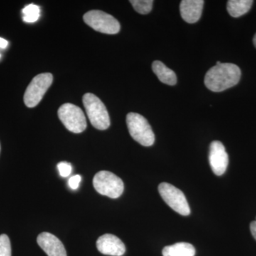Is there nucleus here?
I'll return each instance as SVG.
<instances>
[{
	"label": "nucleus",
	"mask_w": 256,
	"mask_h": 256,
	"mask_svg": "<svg viewBox=\"0 0 256 256\" xmlns=\"http://www.w3.org/2000/svg\"><path fill=\"white\" fill-rule=\"evenodd\" d=\"M242 72L234 64H216L207 72L204 84L207 88L213 92H222L238 84Z\"/></svg>",
	"instance_id": "nucleus-1"
},
{
	"label": "nucleus",
	"mask_w": 256,
	"mask_h": 256,
	"mask_svg": "<svg viewBox=\"0 0 256 256\" xmlns=\"http://www.w3.org/2000/svg\"><path fill=\"white\" fill-rule=\"evenodd\" d=\"M82 102L90 124L96 129L105 130L110 126L108 112L104 102L94 94L88 92L82 97Z\"/></svg>",
	"instance_id": "nucleus-2"
},
{
	"label": "nucleus",
	"mask_w": 256,
	"mask_h": 256,
	"mask_svg": "<svg viewBox=\"0 0 256 256\" xmlns=\"http://www.w3.org/2000/svg\"><path fill=\"white\" fill-rule=\"evenodd\" d=\"M128 130L131 137L144 146H152L156 140L154 132L146 118L136 112H130L126 118Z\"/></svg>",
	"instance_id": "nucleus-3"
},
{
	"label": "nucleus",
	"mask_w": 256,
	"mask_h": 256,
	"mask_svg": "<svg viewBox=\"0 0 256 256\" xmlns=\"http://www.w3.org/2000/svg\"><path fill=\"white\" fill-rule=\"evenodd\" d=\"M92 184L96 192L111 198H117L122 194L124 183L114 173L100 171L94 176Z\"/></svg>",
	"instance_id": "nucleus-4"
},
{
	"label": "nucleus",
	"mask_w": 256,
	"mask_h": 256,
	"mask_svg": "<svg viewBox=\"0 0 256 256\" xmlns=\"http://www.w3.org/2000/svg\"><path fill=\"white\" fill-rule=\"evenodd\" d=\"M53 82V76L50 73L38 74L26 88L24 101L28 108L36 107L43 98Z\"/></svg>",
	"instance_id": "nucleus-5"
},
{
	"label": "nucleus",
	"mask_w": 256,
	"mask_h": 256,
	"mask_svg": "<svg viewBox=\"0 0 256 256\" xmlns=\"http://www.w3.org/2000/svg\"><path fill=\"white\" fill-rule=\"evenodd\" d=\"M84 21L96 31L107 34H116L120 30V24L116 18L100 10L86 13Z\"/></svg>",
	"instance_id": "nucleus-6"
},
{
	"label": "nucleus",
	"mask_w": 256,
	"mask_h": 256,
	"mask_svg": "<svg viewBox=\"0 0 256 256\" xmlns=\"http://www.w3.org/2000/svg\"><path fill=\"white\" fill-rule=\"evenodd\" d=\"M58 116L64 126L70 132L80 133L86 129L85 114L78 106L72 104H64L58 109Z\"/></svg>",
	"instance_id": "nucleus-7"
},
{
	"label": "nucleus",
	"mask_w": 256,
	"mask_h": 256,
	"mask_svg": "<svg viewBox=\"0 0 256 256\" xmlns=\"http://www.w3.org/2000/svg\"><path fill=\"white\" fill-rule=\"evenodd\" d=\"M160 194L165 203L180 215L188 216L191 213L184 194L170 184L163 182L158 186Z\"/></svg>",
	"instance_id": "nucleus-8"
},
{
	"label": "nucleus",
	"mask_w": 256,
	"mask_h": 256,
	"mask_svg": "<svg viewBox=\"0 0 256 256\" xmlns=\"http://www.w3.org/2000/svg\"><path fill=\"white\" fill-rule=\"evenodd\" d=\"M208 160L212 171L217 176H222L226 171L228 156L225 146L220 141H213L210 143Z\"/></svg>",
	"instance_id": "nucleus-9"
},
{
	"label": "nucleus",
	"mask_w": 256,
	"mask_h": 256,
	"mask_svg": "<svg viewBox=\"0 0 256 256\" xmlns=\"http://www.w3.org/2000/svg\"><path fill=\"white\" fill-rule=\"evenodd\" d=\"M96 246L98 252L104 255L122 256L126 252L124 242L112 234H105L99 237Z\"/></svg>",
	"instance_id": "nucleus-10"
},
{
	"label": "nucleus",
	"mask_w": 256,
	"mask_h": 256,
	"mask_svg": "<svg viewBox=\"0 0 256 256\" xmlns=\"http://www.w3.org/2000/svg\"><path fill=\"white\" fill-rule=\"evenodd\" d=\"M37 242L48 256H67L64 244L53 234L48 232L40 234Z\"/></svg>",
	"instance_id": "nucleus-11"
},
{
	"label": "nucleus",
	"mask_w": 256,
	"mask_h": 256,
	"mask_svg": "<svg viewBox=\"0 0 256 256\" xmlns=\"http://www.w3.org/2000/svg\"><path fill=\"white\" fill-rule=\"evenodd\" d=\"M204 4L203 0H183L180 3L182 18L186 22L196 23L201 18Z\"/></svg>",
	"instance_id": "nucleus-12"
},
{
	"label": "nucleus",
	"mask_w": 256,
	"mask_h": 256,
	"mask_svg": "<svg viewBox=\"0 0 256 256\" xmlns=\"http://www.w3.org/2000/svg\"><path fill=\"white\" fill-rule=\"evenodd\" d=\"M152 68L158 79L163 84L169 86H174L176 84L178 78L176 74L172 70L166 67L162 62L156 60L153 62Z\"/></svg>",
	"instance_id": "nucleus-13"
},
{
	"label": "nucleus",
	"mask_w": 256,
	"mask_h": 256,
	"mask_svg": "<svg viewBox=\"0 0 256 256\" xmlns=\"http://www.w3.org/2000/svg\"><path fill=\"white\" fill-rule=\"evenodd\" d=\"M196 254L194 247L188 242H176L172 246L164 247L162 250L163 256H194Z\"/></svg>",
	"instance_id": "nucleus-14"
},
{
	"label": "nucleus",
	"mask_w": 256,
	"mask_h": 256,
	"mask_svg": "<svg viewBox=\"0 0 256 256\" xmlns=\"http://www.w3.org/2000/svg\"><path fill=\"white\" fill-rule=\"evenodd\" d=\"M252 0H229L227 2V10L233 18H239L246 14L252 8Z\"/></svg>",
	"instance_id": "nucleus-15"
},
{
	"label": "nucleus",
	"mask_w": 256,
	"mask_h": 256,
	"mask_svg": "<svg viewBox=\"0 0 256 256\" xmlns=\"http://www.w3.org/2000/svg\"><path fill=\"white\" fill-rule=\"evenodd\" d=\"M40 8L36 4H30L22 10L24 21L28 23L36 22L40 16Z\"/></svg>",
	"instance_id": "nucleus-16"
},
{
	"label": "nucleus",
	"mask_w": 256,
	"mask_h": 256,
	"mask_svg": "<svg viewBox=\"0 0 256 256\" xmlns=\"http://www.w3.org/2000/svg\"><path fill=\"white\" fill-rule=\"evenodd\" d=\"M130 2L139 14H149L152 9V0H131Z\"/></svg>",
	"instance_id": "nucleus-17"
},
{
	"label": "nucleus",
	"mask_w": 256,
	"mask_h": 256,
	"mask_svg": "<svg viewBox=\"0 0 256 256\" xmlns=\"http://www.w3.org/2000/svg\"><path fill=\"white\" fill-rule=\"evenodd\" d=\"M0 256H12L11 242L6 234L0 236Z\"/></svg>",
	"instance_id": "nucleus-18"
},
{
	"label": "nucleus",
	"mask_w": 256,
	"mask_h": 256,
	"mask_svg": "<svg viewBox=\"0 0 256 256\" xmlns=\"http://www.w3.org/2000/svg\"><path fill=\"white\" fill-rule=\"evenodd\" d=\"M57 168H58L60 176L63 178H67L72 172V164L66 162H62L58 163L57 164Z\"/></svg>",
	"instance_id": "nucleus-19"
},
{
	"label": "nucleus",
	"mask_w": 256,
	"mask_h": 256,
	"mask_svg": "<svg viewBox=\"0 0 256 256\" xmlns=\"http://www.w3.org/2000/svg\"><path fill=\"white\" fill-rule=\"evenodd\" d=\"M82 180V176L80 175H75L69 178L68 185L72 190H76L78 188L79 184Z\"/></svg>",
	"instance_id": "nucleus-20"
},
{
	"label": "nucleus",
	"mask_w": 256,
	"mask_h": 256,
	"mask_svg": "<svg viewBox=\"0 0 256 256\" xmlns=\"http://www.w3.org/2000/svg\"><path fill=\"white\" fill-rule=\"evenodd\" d=\"M250 232H252V236L254 237V238L256 240V220H254L250 223Z\"/></svg>",
	"instance_id": "nucleus-21"
},
{
	"label": "nucleus",
	"mask_w": 256,
	"mask_h": 256,
	"mask_svg": "<svg viewBox=\"0 0 256 256\" xmlns=\"http://www.w3.org/2000/svg\"><path fill=\"white\" fill-rule=\"evenodd\" d=\"M8 46V42L0 37V48H5Z\"/></svg>",
	"instance_id": "nucleus-22"
},
{
	"label": "nucleus",
	"mask_w": 256,
	"mask_h": 256,
	"mask_svg": "<svg viewBox=\"0 0 256 256\" xmlns=\"http://www.w3.org/2000/svg\"><path fill=\"white\" fill-rule=\"evenodd\" d=\"M252 41H254V46H255L256 48V34H255V36H254V40H252Z\"/></svg>",
	"instance_id": "nucleus-23"
},
{
	"label": "nucleus",
	"mask_w": 256,
	"mask_h": 256,
	"mask_svg": "<svg viewBox=\"0 0 256 256\" xmlns=\"http://www.w3.org/2000/svg\"><path fill=\"white\" fill-rule=\"evenodd\" d=\"M0 150H1V146H0Z\"/></svg>",
	"instance_id": "nucleus-24"
},
{
	"label": "nucleus",
	"mask_w": 256,
	"mask_h": 256,
	"mask_svg": "<svg viewBox=\"0 0 256 256\" xmlns=\"http://www.w3.org/2000/svg\"></svg>",
	"instance_id": "nucleus-25"
}]
</instances>
